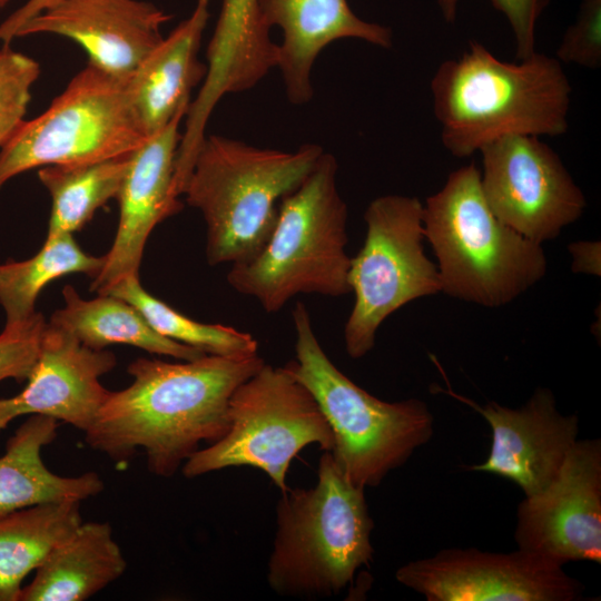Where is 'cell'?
<instances>
[{
    "instance_id": "30bf717a",
    "label": "cell",
    "mask_w": 601,
    "mask_h": 601,
    "mask_svg": "<svg viewBox=\"0 0 601 601\" xmlns=\"http://www.w3.org/2000/svg\"><path fill=\"white\" fill-rule=\"evenodd\" d=\"M364 220V244L351 257L354 305L344 326L345 349L354 359L372 351L391 314L441 292L437 267L424 253L423 204L416 197L380 196L368 204Z\"/></svg>"
},
{
    "instance_id": "9a60e30c",
    "label": "cell",
    "mask_w": 601,
    "mask_h": 601,
    "mask_svg": "<svg viewBox=\"0 0 601 601\" xmlns=\"http://www.w3.org/2000/svg\"><path fill=\"white\" fill-rule=\"evenodd\" d=\"M108 349H93L47 323L24 388L0 398V430L26 415H45L86 432L109 391L100 377L116 366Z\"/></svg>"
},
{
    "instance_id": "277c9868",
    "label": "cell",
    "mask_w": 601,
    "mask_h": 601,
    "mask_svg": "<svg viewBox=\"0 0 601 601\" xmlns=\"http://www.w3.org/2000/svg\"><path fill=\"white\" fill-rule=\"evenodd\" d=\"M338 164L323 152L316 166L279 204L276 224L263 249L233 264L227 282L277 313L299 294L339 297L351 293L348 208L337 187Z\"/></svg>"
},
{
    "instance_id": "ba28073f",
    "label": "cell",
    "mask_w": 601,
    "mask_h": 601,
    "mask_svg": "<svg viewBox=\"0 0 601 601\" xmlns=\"http://www.w3.org/2000/svg\"><path fill=\"white\" fill-rule=\"evenodd\" d=\"M226 434L196 451L183 474L197 477L233 466L265 472L286 491L292 460L306 446L332 451L333 432L312 393L284 366L264 364L233 393Z\"/></svg>"
},
{
    "instance_id": "9c48e42d",
    "label": "cell",
    "mask_w": 601,
    "mask_h": 601,
    "mask_svg": "<svg viewBox=\"0 0 601 601\" xmlns=\"http://www.w3.org/2000/svg\"><path fill=\"white\" fill-rule=\"evenodd\" d=\"M125 81L88 62L42 114L24 119L0 148V189L33 168L93 162L135 151L147 137Z\"/></svg>"
},
{
    "instance_id": "4dcf8cb0",
    "label": "cell",
    "mask_w": 601,
    "mask_h": 601,
    "mask_svg": "<svg viewBox=\"0 0 601 601\" xmlns=\"http://www.w3.org/2000/svg\"><path fill=\"white\" fill-rule=\"evenodd\" d=\"M551 0H491L510 24L515 43L518 60L536 51V26ZM460 0H436L437 8L446 23H454Z\"/></svg>"
},
{
    "instance_id": "d6986e66",
    "label": "cell",
    "mask_w": 601,
    "mask_h": 601,
    "mask_svg": "<svg viewBox=\"0 0 601 601\" xmlns=\"http://www.w3.org/2000/svg\"><path fill=\"white\" fill-rule=\"evenodd\" d=\"M262 18L280 29L277 68L293 105L314 95L312 69L319 53L341 39H358L384 49L393 45L388 27L361 19L347 0H258Z\"/></svg>"
},
{
    "instance_id": "d6a6232c",
    "label": "cell",
    "mask_w": 601,
    "mask_h": 601,
    "mask_svg": "<svg viewBox=\"0 0 601 601\" xmlns=\"http://www.w3.org/2000/svg\"><path fill=\"white\" fill-rule=\"evenodd\" d=\"M574 255V265L581 272L595 273L592 266L597 269V244L577 243L569 248Z\"/></svg>"
},
{
    "instance_id": "8992f818",
    "label": "cell",
    "mask_w": 601,
    "mask_h": 601,
    "mask_svg": "<svg viewBox=\"0 0 601 601\" xmlns=\"http://www.w3.org/2000/svg\"><path fill=\"white\" fill-rule=\"evenodd\" d=\"M276 515L267 581L278 594L336 595L373 559L365 489L345 479L331 452L319 459L314 486L282 492Z\"/></svg>"
},
{
    "instance_id": "7402d4cb",
    "label": "cell",
    "mask_w": 601,
    "mask_h": 601,
    "mask_svg": "<svg viewBox=\"0 0 601 601\" xmlns=\"http://www.w3.org/2000/svg\"><path fill=\"white\" fill-rule=\"evenodd\" d=\"M108 522H81L55 545L22 587L19 601H85L126 571Z\"/></svg>"
},
{
    "instance_id": "52a82bcc",
    "label": "cell",
    "mask_w": 601,
    "mask_h": 601,
    "mask_svg": "<svg viewBox=\"0 0 601 601\" xmlns=\"http://www.w3.org/2000/svg\"><path fill=\"white\" fill-rule=\"evenodd\" d=\"M295 359L284 367L314 396L334 436L331 452L353 485H378L433 435V415L425 402L382 401L356 385L327 356L315 335L305 304L292 312Z\"/></svg>"
},
{
    "instance_id": "2e32d148",
    "label": "cell",
    "mask_w": 601,
    "mask_h": 601,
    "mask_svg": "<svg viewBox=\"0 0 601 601\" xmlns=\"http://www.w3.org/2000/svg\"><path fill=\"white\" fill-rule=\"evenodd\" d=\"M184 118V115L177 116L130 155L116 198L119 219L115 239L104 255L101 269L92 277L91 290L102 294L122 278L139 275L150 233L157 224L181 209L174 194V176Z\"/></svg>"
},
{
    "instance_id": "6da1fadb",
    "label": "cell",
    "mask_w": 601,
    "mask_h": 601,
    "mask_svg": "<svg viewBox=\"0 0 601 601\" xmlns=\"http://www.w3.org/2000/svg\"><path fill=\"white\" fill-rule=\"evenodd\" d=\"M264 364L258 353L176 363L137 358L127 368L131 384L109 391L85 440L116 462L140 449L150 473L173 476L200 443L226 434L233 393Z\"/></svg>"
},
{
    "instance_id": "ac0fdd59",
    "label": "cell",
    "mask_w": 601,
    "mask_h": 601,
    "mask_svg": "<svg viewBox=\"0 0 601 601\" xmlns=\"http://www.w3.org/2000/svg\"><path fill=\"white\" fill-rule=\"evenodd\" d=\"M258 0H221L207 46V72L185 116L178 148L183 161H193L206 137V126L220 99L255 87L277 68L278 43L269 35Z\"/></svg>"
},
{
    "instance_id": "4fadbf2b",
    "label": "cell",
    "mask_w": 601,
    "mask_h": 601,
    "mask_svg": "<svg viewBox=\"0 0 601 601\" xmlns=\"http://www.w3.org/2000/svg\"><path fill=\"white\" fill-rule=\"evenodd\" d=\"M518 549L562 565L601 562V441L578 440L555 479L516 509Z\"/></svg>"
},
{
    "instance_id": "1f68e13d",
    "label": "cell",
    "mask_w": 601,
    "mask_h": 601,
    "mask_svg": "<svg viewBox=\"0 0 601 601\" xmlns=\"http://www.w3.org/2000/svg\"><path fill=\"white\" fill-rule=\"evenodd\" d=\"M58 1L59 0H27L0 23V41L2 45H11L17 38L18 30L27 21Z\"/></svg>"
},
{
    "instance_id": "7c38bea8",
    "label": "cell",
    "mask_w": 601,
    "mask_h": 601,
    "mask_svg": "<svg viewBox=\"0 0 601 601\" xmlns=\"http://www.w3.org/2000/svg\"><path fill=\"white\" fill-rule=\"evenodd\" d=\"M395 577L427 601H575L584 591L562 564L521 549H445L407 562Z\"/></svg>"
},
{
    "instance_id": "d4e9b609",
    "label": "cell",
    "mask_w": 601,
    "mask_h": 601,
    "mask_svg": "<svg viewBox=\"0 0 601 601\" xmlns=\"http://www.w3.org/2000/svg\"><path fill=\"white\" fill-rule=\"evenodd\" d=\"M131 154L39 168L38 178L51 197L47 236L80 230L100 207L116 199Z\"/></svg>"
},
{
    "instance_id": "5b68a950",
    "label": "cell",
    "mask_w": 601,
    "mask_h": 601,
    "mask_svg": "<svg viewBox=\"0 0 601 601\" xmlns=\"http://www.w3.org/2000/svg\"><path fill=\"white\" fill-rule=\"evenodd\" d=\"M424 236L437 259L441 292L484 307L506 305L541 280L542 245L492 213L475 162L451 173L423 204Z\"/></svg>"
},
{
    "instance_id": "4316f807",
    "label": "cell",
    "mask_w": 601,
    "mask_h": 601,
    "mask_svg": "<svg viewBox=\"0 0 601 601\" xmlns=\"http://www.w3.org/2000/svg\"><path fill=\"white\" fill-rule=\"evenodd\" d=\"M102 294L117 296L135 306L160 335L208 355L242 356L258 353V342L249 333L221 324L195 321L149 294L139 275L127 276Z\"/></svg>"
},
{
    "instance_id": "44dd1931",
    "label": "cell",
    "mask_w": 601,
    "mask_h": 601,
    "mask_svg": "<svg viewBox=\"0 0 601 601\" xmlns=\"http://www.w3.org/2000/svg\"><path fill=\"white\" fill-rule=\"evenodd\" d=\"M58 426L52 417L30 415L7 441L0 456V515L39 504L81 502L104 490L96 472L61 476L46 466L41 452L56 440Z\"/></svg>"
},
{
    "instance_id": "f1b7e54d",
    "label": "cell",
    "mask_w": 601,
    "mask_h": 601,
    "mask_svg": "<svg viewBox=\"0 0 601 601\" xmlns=\"http://www.w3.org/2000/svg\"><path fill=\"white\" fill-rule=\"evenodd\" d=\"M46 325L38 312L26 321L4 325L0 333V382L27 381L38 358Z\"/></svg>"
},
{
    "instance_id": "cb8c5ba5",
    "label": "cell",
    "mask_w": 601,
    "mask_h": 601,
    "mask_svg": "<svg viewBox=\"0 0 601 601\" xmlns=\"http://www.w3.org/2000/svg\"><path fill=\"white\" fill-rule=\"evenodd\" d=\"M81 522L80 502L39 504L0 515V601H19L26 577Z\"/></svg>"
},
{
    "instance_id": "836d02e7",
    "label": "cell",
    "mask_w": 601,
    "mask_h": 601,
    "mask_svg": "<svg viewBox=\"0 0 601 601\" xmlns=\"http://www.w3.org/2000/svg\"><path fill=\"white\" fill-rule=\"evenodd\" d=\"M11 0H0V9L4 8Z\"/></svg>"
},
{
    "instance_id": "484cf974",
    "label": "cell",
    "mask_w": 601,
    "mask_h": 601,
    "mask_svg": "<svg viewBox=\"0 0 601 601\" xmlns=\"http://www.w3.org/2000/svg\"><path fill=\"white\" fill-rule=\"evenodd\" d=\"M105 263V256L83 252L73 234L46 236L40 250L22 262L0 264V305L6 324L31 317L41 290L52 280L76 273L95 277Z\"/></svg>"
},
{
    "instance_id": "e0dca14e",
    "label": "cell",
    "mask_w": 601,
    "mask_h": 601,
    "mask_svg": "<svg viewBox=\"0 0 601 601\" xmlns=\"http://www.w3.org/2000/svg\"><path fill=\"white\" fill-rule=\"evenodd\" d=\"M170 16L144 0H59L27 21L17 38L51 33L86 50L89 63L126 80L162 40Z\"/></svg>"
},
{
    "instance_id": "5bb4252c",
    "label": "cell",
    "mask_w": 601,
    "mask_h": 601,
    "mask_svg": "<svg viewBox=\"0 0 601 601\" xmlns=\"http://www.w3.org/2000/svg\"><path fill=\"white\" fill-rule=\"evenodd\" d=\"M437 388L482 415L492 430L487 459L466 469L508 479L524 496L538 494L555 479L579 440L578 416L562 414L549 388H536L519 408L494 401L480 405L451 387Z\"/></svg>"
},
{
    "instance_id": "7a4b0ae2",
    "label": "cell",
    "mask_w": 601,
    "mask_h": 601,
    "mask_svg": "<svg viewBox=\"0 0 601 601\" xmlns=\"http://www.w3.org/2000/svg\"><path fill=\"white\" fill-rule=\"evenodd\" d=\"M431 92L441 141L457 158L504 136L555 137L569 127L570 80L555 57L538 51L506 62L470 40L437 67Z\"/></svg>"
},
{
    "instance_id": "603a6c76",
    "label": "cell",
    "mask_w": 601,
    "mask_h": 601,
    "mask_svg": "<svg viewBox=\"0 0 601 601\" xmlns=\"http://www.w3.org/2000/svg\"><path fill=\"white\" fill-rule=\"evenodd\" d=\"M62 296L65 304L52 314L49 324L90 348L125 344L179 361L206 355L158 334L135 306L117 296L98 294L92 299H83L70 285L62 288Z\"/></svg>"
},
{
    "instance_id": "8fae6325",
    "label": "cell",
    "mask_w": 601,
    "mask_h": 601,
    "mask_svg": "<svg viewBox=\"0 0 601 601\" xmlns=\"http://www.w3.org/2000/svg\"><path fill=\"white\" fill-rule=\"evenodd\" d=\"M481 187L492 213L525 238L555 239L587 200L560 156L538 136L510 135L480 151Z\"/></svg>"
},
{
    "instance_id": "f546056e",
    "label": "cell",
    "mask_w": 601,
    "mask_h": 601,
    "mask_svg": "<svg viewBox=\"0 0 601 601\" xmlns=\"http://www.w3.org/2000/svg\"><path fill=\"white\" fill-rule=\"evenodd\" d=\"M555 58L561 63L587 69L601 66V0H581L577 18L565 30Z\"/></svg>"
},
{
    "instance_id": "ffe728a7",
    "label": "cell",
    "mask_w": 601,
    "mask_h": 601,
    "mask_svg": "<svg viewBox=\"0 0 601 601\" xmlns=\"http://www.w3.org/2000/svg\"><path fill=\"white\" fill-rule=\"evenodd\" d=\"M210 0H197L191 14L142 59L126 79L130 105L146 137L177 116H186L191 90L201 85L207 66L198 59Z\"/></svg>"
},
{
    "instance_id": "83f0119b",
    "label": "cell",
    "mask_w": 601,
    "mask_h": 601,
    "mask_svg": "<svg viewBox=\"0 0 601 601\" xmlns=\"http://www.w3.org/2000/svg\"><path fill=\"white\" fill-rule=\"evenodd\" d=\"M40 72V65L33 58L13 50L10 45H2L0 48V148L24 120L31 99V88Z\"/></svg>"
},
{
    "instance_id": "3957f363",
    "label": "cell",
    "mask_w": 601,
    "mask_h": 601,
    "mask_svg": "<svg viewBox=\"0 0 601 601\" xmlns=\"http://www.w3.org/2000/svg\"><path fill=\"white\" fill-rule=\"evenodd\" d=\"M323 152L315 144L286 151L206 135L183 195L205 219L208 264L254 258L272 235L280 201L303 184Z\"/></svg>"
}]
</instances>
